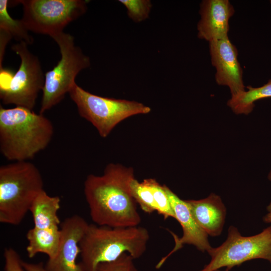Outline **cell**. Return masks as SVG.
Here are the masks:
<instances>
[{"label": "cell", "instance_id": "1", "mask_svg": "<svg viewBox=\"0 0 271 271\" xmlns=\"http://www.w3.org/2000/svg\"><path fill=\"white\" fill-rule=\"evenodd\" d=\"M133 170L110 163L101 175L90 174L84 181V193L94 224L110 227L139 226L141 217L131 192Z\"/></svg>", "mask_w": 271, "mask_h": 271}, {"label": "cell", "instance_id": "2", "mask_svg": "<svg viewBox=\"0 0 271 271\" xmlns=\"http://www.w3.org/2000/svg\"><path fill=\"white\" fill-rule=\"evenodd\" d=\"M54 134L51 120L25 107H0V152L8 160L29 161L50 144Z\"/></svg>", "mask_w": 271, "mask_h": 271}, {"label": "cell", "instance_id": "3", "mask_svg": "<svg viewBox=\"0 0 271 271\" xmlns=\"http://www.w3.org/2000/svg\"><path fill=\"white\" fill-rule=\"evenodd\" d=\"M150 239L142 226L110 227L89 224L80 240V263L85 271H95L98 264L114 260L123 253L134 259L145 252Z\"/></svg>", "mask_w": 271, "mask_h": 271}, {"label": "cell", "instance_id": "4", "mask_svg": "<svg viewBox=\"0 0 271 271\" xmlns=\"http://www.w3.org/2000/svg\"><path fill=\"white\" fill-rule=\"evenodd\" d=\"M44 182L36 166L29 161L0 167V222L20 224L43 191Z\"/></svg>", "mask_w": 271, "mask_h": 271}, {"label": "cell", "instance_id": "5", "mask_svg": "<svg viewBox=\"0 0 271 271\" xmlns=\"http://www.w3.org/2000/svg\"><path fill=\"white\" fill-rule=\"evenodd\" d=\"M51 38L59 46L61 57L57 64L45 74L41 114L60 103L75 83L78 73L90 65V58L75 45L71 35L62 32Z\"/></svg>", "mask_w": 271, "mask_h": 271}, {"label": "cell", "instance_id": "6", "mask_svg": "<svg viewBox=\"0 0 271 271\" xmlns=\"http://www.w3.org/2000/svg\"><path fill=\"white\" fill-rule=\"evenodd\" d=\"M28 45L21 42L12 46V50L20 56L21 64L14 74L1 70L0 99L5 104L33 110L43 88L45 74L38 58Z\"/></svg>", "mask_w": 271, "mask_h": 271}, {"label": "cell", "instance_id": "7", "mask_svg": "<svg viewBox=\"0 0 271 271\" xmlns=\"http://www.w3.org/2000/svg\"><path fill=\"white\" fill-rule=\"evenodd\" d=\"M68 94L75 103L80 116L90 122L102 138L107 137L125 119L151 111L149 106L141 102L98 96L76 83Z\"/></svg>", "mask_w": 271, "mask_h": 271}, {"label": "cell", "instance_id": "8", "mask_svg": "<svg viewBox=\"0 0 271 271\" xmlns=\"http://www.w3.org/2000/svg\"><path fill=\"white\" fill-rule=\"evenodd\" d=\"M21 19L29 31L51 37L63 32L70 22L85 14L87 1L84 0H21Z\"/></svg>", "mask_w": 271, "mask_h": 271}, {"label": "cell", "instance_id": "9", "mask_svg": "<svg viewBox=\"0 0 271 271\" xmlns=\"http://www.w3.org/2000/svg\"><path fill=\"white\" fill-rule=\"evenodd\" d=\"M207 252L211 260L200 271H213L223 267L229 270L256 258L264 259L271 263V225L251 236H242L237 228L230 226L226 240Z\"/></svg>", "mask_w": 271, "mask_h": 271}, {"label": "cell", "instance_id": "10", "mask_svg": "<svg viewBox=\"0 0 271 271\" xmlns=\"http://www.w3.org/2000/svg\"><path fill=\"white\" fill-rule=\"evenodd\" d=\"M89 223L80 215L66 218L60 225L61 238L58 252L45 265L48 271H85L77 258L80 254L79 243Z\"/></svg>", "mask_w": 271, "mask_h": 271}, {"label": "cell", "instance_id": "11", "mask_svg": "<svg viewBox=\"0 0 271 271\" xmlns=\"http://www.w3.org/2000/svg\"><path fill=\"white\" fill-rule=\"evenodd\" d=\"M209 46L211 64L216 69V83L228 87L231 96L245 90L238 51L229 37L210 42Z\"/></svg>", "mask_w": 271, "mask_h": 271}, {"label": "cell", "instance_id": "12", "mask_svg": "<svg viewBox=\"0 0 271 271\" xmlns=\"http://www.w3.org/2000/svg\"><path fill=\"white\" fill-rule=\"evenodd\" d=\"M164 186L175 213V219L182 226L183 235L179 237L173 232H170L175 241L174 247L158 262L156 266L157 269L160 268L168 257L181 249L184 244L193 245L202 252L208 251L211 248L208 234L195 221L186 201L180 199L166 185H164Z\"/></svg>", "mask_w": 271, "mask_h": 271}, {"label": "cell", "instance_id": "13", "mask_svg": "<svg viewBox=\"0 0 271 271\" xmlns=\"http://www.w3.org/2000/svg\"><path fill=\"white\" fill-rule=\"evenodd\" d=\"M235 12L228 0H203L200 5L197 24L199 39L208 42L228 37L229 21Z\"/></svg>", "mask_w": 271, "mask_h": 271}, {"label": "cell", "instance_id": "14", "mask_svg": "<svg viewBox=\"0 0 271 271\" xmlns=\"http://www.w3.org/2000/svg\"><path fill=\"white\" fill-rule=\"evenodd\" d=\"M191 213L198 224L211 236L219 235L226 213L221 198L214 193L201 200H186Z\"/></svg>", "mask_w": 271, "mask_h": 271}, {"label": "cell", "instance_id": "15", "mask_svg": "<svg viewBox=\"0 0 271 271\" xmlns=\"http://www.w3.org/2000/svg\"><path fill=\"white\" fill-rule=\"evenodd\" d=\"M59 196H51L44 190L34 201L30 211L32 214L34 227L50 229L60 227L58 212L60 208Z\"/></svg>", "mask_w": 271, "mask_h": 271}, {"label": "cell", "instance_id": "16", "mask_svg": "<svg viewBox=\"0 0 271 271\" xmlns=\"http://www.w3.org/2000/svg\"><path fill=\"white\" fill-rule=\"evenodd\" d=\"M28 245L26 250L29 258L42 253L53 258L58 250L60 238V226L50 229H38L33 227L27 232Z\"/></svg>", "mask_w": 271, "mask_h": 271}, {"label": "cell", "instance_id": "17", "mask_svg": "<svg viewBox=\"0 0 271 271\" xmlns=\"http://www.w3.org/2000/svg\"><path fill=\"white\" fill-rule=\"evenodd\" d=\"M246 88L247 90L231 96L227 102V105L236 114L247 115L252 111L255 101L271 97V79L260 87L247 86Z\"/></svg>", "mask_w": 271, "mask_h": 271}, {"label": "cell", "instance_id": "18", "mask_svg": "<svg viewBox=\"0 0 271 271\" xmlns=\"http://www.w3.org/2000/svg\"><path fill=\"white\" fill-rule=\"evenodd\" d=\"M8 0L0 1V31L5 32L19 42H25L28 45L33 43V37L29 35L22 20H15L8 11Z\"/></svg>", "mask_w": 271, "mask_h": 271}, {"label": "cell", "instance_id": "19", "mask_svg": "<svg viewBox=\"0 0 271 271\" xmlns=\"http://www.w3.org/2000/svg\"><path fill=\"white\" fill-rule=\"evenodd\" d=\"M132 195L141 209L145 212L157 211V205L151 185V178L139 182L134 178L130 183Z\"/></svg>", "mask_w": 271, "mask_h": 271}, {"label": "cell", "instance_id": "20", "mask_svg": "<svg viewBox=\"0 0 271 271\" xmlns=\"http://www.w3.org/2000/svg\"><path fill=\"white\" fill-rule=\"evenodd\" d=\"M127 10L128 17L136 23L148 18L152 4L149 0H119Z\"/></svg>", "mask_w": 271, "mask_h": 271}, {"label": "cell", "instance_id": "21", "mask_svg": "<svg viewBox=\"0 0 271 271\" xmlns=\"http://www.w3.org/2000/svg\"><path fill=\"white\" fill-rule=\"evenodd\" d=\"M134 259L127 253H123L116 259L98 264L95 271H138Z\"/></svg>", "mask_w": 271, "mask_h": 271}, {"label": "cell", "instance_id": "22", "mask_svg": "<svg viewBox=\"0 0 271 271\" xmlns=\"http://www.w3.org/2000/svg\"><path fill=\"white\" fill-rule=\"evenodd\" d=\"M5 271H25L19 253L12 247L5 249Z\"/></svg>", "mask_w": 271, "mask_h": 271}, {"label": "cell", "instance_id": "23", "mask_svg": "<svg viewBox=\"0 0 271 271\" xmlns=\"http://www.w3.org/2000/svg\"><path fill=\"white\" fill-rule=\"evenodd\" d=\"M22 265L25 271H48L43 262L34 263L22 261Z\"/></svg>", "mask_w": 271, "mask_h": 271}, {"label": "cell", "instance_id": "24", "mask_svg": "<svg viewBox=\"0 0 271 271\" xmlns=\"http://www.w3.org/2000/svg\"><path fill=\"white\" fill-rule=\"evenodd\" d=\"M266 209L268 212L263 217V220L266 223H271V202L266 207Z\"/></svg>", "mask_w": 271, "mask_h": 271}, {"label": "cell", "instance_id": "25", "mask_svg": "<svg viewBox=\"0 0 271 271\" xmlns=\"http://www.w3.org/2000/svg\"><path fill=\"white\" fill-rule=\"evenodd\" d=\"M268 179H269V180L271 181V171H270L269 173L268 174Z\"/></svg>", "mask_w": 271, "mask_h": 271}, {"label": "cell", "instance_id": "26", "mask_svg": "<svg viewBox=\"0 0 271 271\" xmlns=\"http://www.w3.org/2000/svg\"><path fill=\"white\" fill-rule=\"evenodd\" d=\"M228 270L229 269H228L227 268H226V269L224 270H220L219 269H218L214 270L213 271H228Z\"/></svg>", "mask_w": 271, "mask_h": 271}, {"label": "cell", "instance_id": "27", "mask_svg": "<svg viewBox=\"0 0 271 271\" xmlns=\"http://www.w3.org/2000/svg\"><path fill=\"white\" fill-rule=\"evenodd\" d=\"M269 3H270V5H271V1H269Z\"/></svg>", "mask_w": 271, "mask_h": 271}]
</instances>
